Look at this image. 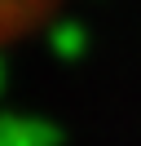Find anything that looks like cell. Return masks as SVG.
I'll return each mask as SVG.
<instances>
[{"instance_id": "1", "label": "cell", "mask_w": 141, "mask_h": 146, "mask_svg": "<svg viewBox=\"0 0 141 146\" xmlns=\"http://www.w3.org/2000/svg\"><path fill=\"white\" fill-rule=\"evenodd\" d=\"M40 5H49V0H0V31H13L18 22H26Z\"/></svg>"}]
</instances>
